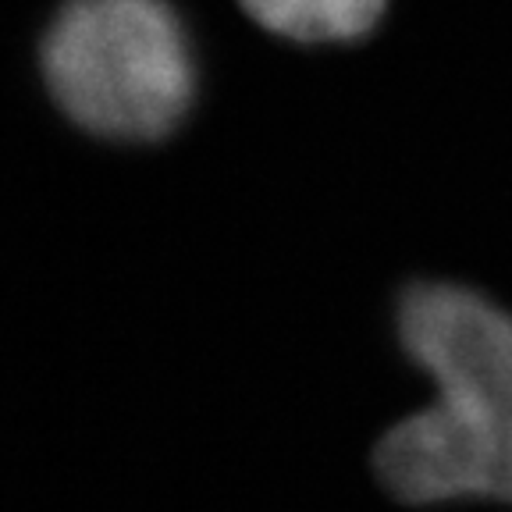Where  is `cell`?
Listing matches in <instances>:
<instances>
[{"label": "cell", "instance_id": "1", "mask_svg": "<svg viewBox=\"0 0 512 512\" xmlns=\"http://www.w3.org/2000/svg\"><path fill=\"white\" fill-rule=\"evenodd\" d=\"M399 342L434 377L438 402L377 441L374 470L395 498L512 502V313L463 285H413Z\"/></svg>", "mask_w": 512, "mask_h": 512}, {"label": "cell", "instance_id": "2", "mask_svg": "<svg viewBox=\"0 0 512 512\" xmlns=\"http://www.w3.org/2000/svg\"><path fill=\"white\" fill-rule=\"evenodd\" d=\"M40 68L64 118L114 143L168 139L196 100V50L168 0H64Z\"/></svg>", "mask_w": 512, "mask_h": 512}, {"label": "cell", "instance_id": "3", "mask_svg": "<svg viewBox=\"0 0 512 512\" xmlns=\"http://www.w3.org/2000/svg\"><path fill=\"white\" fill-rule=\"evenodd\" d=\"M256 25L296 43H352L381 22L388 0H239Z\"/></svg>", "mask_w": 512, "mask_h": 512}]
</instances>
